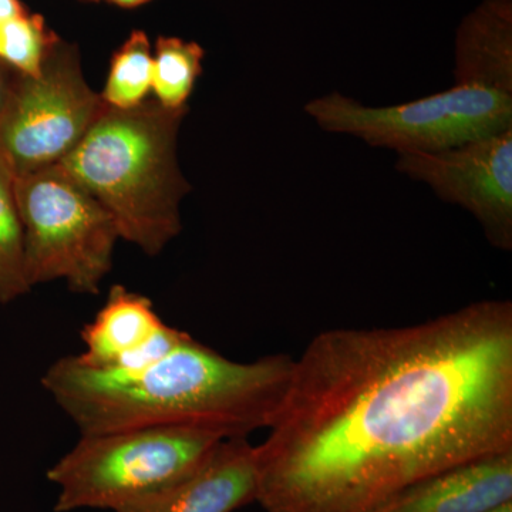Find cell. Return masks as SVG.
Masks as SVG:
<instances>
[{
  "instance_id": "277c9868",
  "label": "cell",
  "mask_w": 512,
  "mask_h": 512,
  "mask_svg": "<svg viewBox=\"0 0 512 512\" xmlns=\"http://www.w3.org/2000/svg\"><path fill=\"white\" fill-rule=\"evenodd\" d=\"M221 441L175 427L82 434L47 470L57 488L55 511L119 512L188 476Z\"/></svg>"
},
{
  "instance_id": "7a4b0ae2",
  "label": "cell",
  "mask_w": 512,
  "mask_h": 512,
  "mask_svg": "<svg viewBox=\"0 0 512 512\" xmlns=\"http://www.w3.org/2000/svg\"><path fill=\"white\" fill-rule=\"evenodd\" d=\"M295 357L237 362L190 336L137 372H109L66 356L42 386L82 434L175 427L227 439L268 430L284 402Z\"/></svg>"
},
{
  "instance_id": "4fadbf2b",
  "label": "cell",
  "mask_w": 512,
  "mask_h": 512,
  "mask_svg": "<svg viewBox=\"0 0 512 512\" xmlns=\"http://www.w3.org/2000/svg\"><path fill=\"white\" fill-rule=\"evenodd\" d=\"M153 77V50L144 30H133L116 50L101 99L113 109L128 110L148 100Z\"/></svg>"
},
{
  "instance_id": "8992f818",
  "label": "cell",
  "mask_w": 512,
  "mask_h": 512,
  "mask_svg": "<svg viewBox=\"0 0 512 512\" xmlns=\"http://www.w3.org/2000/svg\"><path fill=\"white\" fill-rule=\"evenodd\" d=\"M30 288L64 281L99 295L120 235L109 212L62 165L15 178Z\"/></svg>"
},
{
  "instance_id": "30bf717a",
  "label": "cell",
  "mask_w": 512,
  "mask_h": 512,
  "mask_svg": "<svg viewBox=\"0 0 512 512\" xmlns=\"http://www.w3.org/2000/svg\"><path fill=\"white\" fill-rule=\"evenodd\" d=\"M512 501V450L448 468L372 512H485Z\"/></svg>"
},
{
  "instance_id": "3957f363",
  "label": "cell",
  "mask_w": 512,
  "mask_h": 512,
  "mask_svg": "<svg viewBox=\"0 0 512 512\" xmlns=\"http://www.w3.org/2000/svg\"><path fill=\"white\" fill-rule=\"evenodd\" d=\"M187 113L156 100L128 110L106 104L60 163L109 212L120 239L148 256L161 254L183 229L180 204L191 187L177 140Z\"/></svg>"
},
{
  "instance_id": "6da1fadb",
  "label": "cell",
  "mask_w": 512,
  "mask_h": 512,
  "mask_svg": "<svg viewBox=\"0 0 512 512\" xmlns=\"http://www.w3.org/2000/svg\"><path fill=\"white\" fill-rule=\"evenodd\" d=\"M255 446L265 512H372L448 468L512 450V303L323 330Z\"/></svg>"
},
{
  "instance_id": "7c38bea8",
  "label": "cell",
  "mask_w": 512,
  "mask_h": 512,
  "mask_svg": "<svg viewBox=\"0 0 512 512\" xmlns=\"http://www.w3.org/2000/svg\"><path fill=\"white\" fill-rule=\"evenodd\" d=\"M204 49L197 42L160 36L153 53L151 92L168 110L188 109L195 83L202 74Z\"/></svg>"
},
{
  "instance_id": "ffe728a7",
  "label": "cell",
  "mask_w": 512,
  "mask_h": 512,
  "mask_svg": "<svg viewBox=\"0 0 512 512\" xmlns=\"http://www.w3.org/2000/svg\"><path fill=\"white\" fill-rule=\"evenodd\" d=\"M92 2H97V0H92Z\"/></svg>"
},
{
  "instance_id": "d6986e66",
  "label": "cell",
  "mask_w": 512,
  "mask_h": 512,
  "mask_svg": "<svg viewBox=\"0 0 512 512\" xmlns=\"http://www.w3.org/2000/svg\"><path fill=\"white\" fill-rule=\"evenodd\" d=\"M485 512H512V501H510V503L500 505V507H495L493 510Z\"/></svg>"
},
{
  "instance_id": "52a82bcc",
  "label": "cell",
  "mask_w": 512,
  "mask_h": 512,
  "mask_svg": "<svg viewBox=\"0 0 512 512\" xmlns=\"http://www.w3.org/2000/svg\"><path fill=\"white\" fill-rule=\"evenodd\" d=\"M104 106L76 50L57 40L39 76L16 74L0 113V161L13 178L62 163Z\"/></svg>"
},
{
  "instance_id": "9c48e42d",
  "label": "cell",
  "mask_w": 512,
  "mask_h": 512,
  "mask_svg": "<svg viewBox=\"0 0 512 512\" xmlns=\"http://www.w3.org/2000/svg\"><path fill=\"white\" fill-rule=\"evenodd\" d=\"M255 495V446L227 439L188 476L119 512H234Z\"/></svg>"
},
{
  "instance_id": "e0dca14e",
  "label": "cell",
  "mask_w": 512,
  "mask_h": 512,
  "mask_svg": "<svg viewBox=\"0 0 512 512\" xmlns=\"http://www.w3.org/2000/svg\"><path fill=\"white\" fill-rule=\"evenodd\" d=\"M23 13H26V10L19 0H0V26L19 18Z\"/></svg>"
},
{
  "instance_id": "8fae6325",
  "label": "cell",
  "mask_w": 512,
  "mask_h": 512,
  "mask_svg": "<svg viewBox=\"0 0 512 512\" xmlns=\"http://www.w3.org/2000/svg\"><path fill=\"white\" fill-rule=\"evenodd\" d=\"M164 323L150 299L114 285L100 311L82 329L84 349L74 356L93 369H110L144 345Z\"/></svg>"
},
{
  "instance_id": "9a60e30c",
  "label": "cell",
  "mask_w": 512,
  "mask_h": 512,
  "mask_svg": "<svg viewBox=\"0 0 512 512\" xmlns=\"http://www.w3.org/2000/svg\"><path fill=\"white\" fill-rule=\"evenodd\" d=\"M57 40L59 37L46 29L42 16L23 13L0 26V62L22 76H39Z\"/></svg>"
},
{
  "instance_id": "5bb4252c",
  "label": "cell",
  "mask_w": 512,
  "mask_h": 512,
  "mask_svg": "<svg viewBox=\"0 0 512 512\" xmlns=\"http://www.w3.org/2000/svg\"><path fill=\"white\" fill-rule=\"evenodd\" d=\"M15 178L0 161V303L6 305L28 295L23 229L16 204Z\"/></svg>"
},
{
  "instance_id": "ba28073f",
  "label": "cell",
  "mask_w": 512,
  "mask_h": 512,
  "mask_svg": "<svg viewBox=\"0 0 512 512\" xmlns=\"http://www.w3.org/2000/svg\"><path fill=\"white\" fill-rule=\"evenodd\" d=\"M396 168L474 215L488 241L512 249V128L437 153H397Z\"/></svg>"
},
{
  "instance_id": "ac0fdd59",
  "label": "cell",
  "mask_w": 512,
  "mask_h": 512,
  "mask_svg": "<svg viewBox=\"0 0 512 512\" xmlns=\"http://www.w3.org/2000/svg\"><path fill=\"white\" fill-rule=\"evenodd\" d=\"M107 2L120 6V8L134 9L138 8V6L147 5V3L153 2V0H107Z\"/></svg>"
},
{
  "instance_id": "2e32d148",
  "label": "cell",
  "mask_w": 512,
  "mask_h": 512,
  "mask_svg": "<svg viewBox=\"0 0 512 512\" xmlns=\"http://www.w3.org/2000/svg\"><path fill=\"white\" fill-rule=\"evenodd\" d=\"M16 74L18 73L15 70L0 62V113H2L6 101H8L10 90H12L13 83H15Z\"/></svg>"
},
{
  "instance_id": "5b68a950",
  "label": "cell",
  "mask_w": 512,
  "mask_h": 512,
  "mask_svg": "<svg viewBox=\"0 0 512 512\" xmlns=\"http://www.w3.org/2000/svg\"><path fill=\"white\" fill-rule=\"evenodd\" d=\"M306 113L330 133L349 134L397 153H437L512 128V86L456 74V84L423 99L367 107L333 92L311 100Z\"/></svg>"
}]
</instances>
